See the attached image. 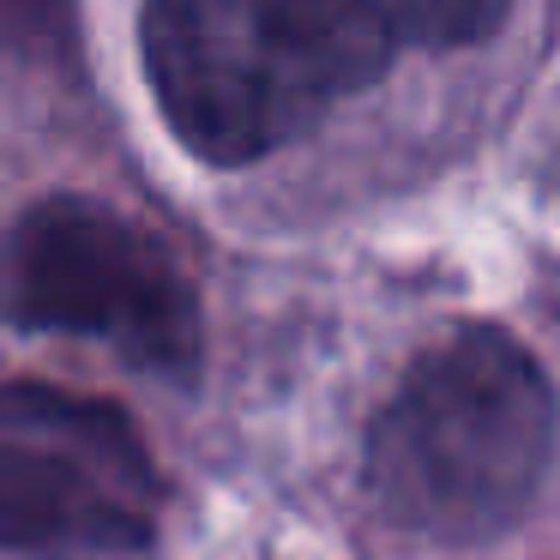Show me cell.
<instances>
[{
  "instance_id": "277c9868",
  "label": "cell",
  "mask_w": 560,
  "mask_h": 560,
  "mask_svg": "<svg viewBox=\"0 0 560 560\" xmlns=\"http://www.w3.org/2000/svg\"><path fill=\"white\" fill-rule=\"evenodd\" d=\"M163 482L115 404L0 386V548L25 560H115L158 536Z\"/></svg>"
},
{
  "instance_id": "5b68a950",
  "label": "cell",
  "mask_w": 560,
  "mask_h": 560,
  "mask_svg": "<svg viewBox=\"0 0 560 560\" xmlns=\"http://www.w3.org/2000/svg\"><path fill=\"white\" fill-rule=\"evenodd\" d=\"M55 13H61V0H0V37H13V31H49Z\"/></svg>"
},
{
  "instance_id": "7a4b0ae2",
  "label": "cell",
  "mask_w": 560,
  "mask_h": 560,
  "mask_svg": "<svg viewBox=\"0 0 560 560\" xmlns=\"http://www.w3.org/2000/svg\"><path fill=\"white\" fill-rule=\"evenodd\" d=\"M560 434L548 374L500 326H458L410 362L368 434V494L392 530L470 548L530 512Z\"/></svg>"
},
{
  "instance_id": "6da1fadb",
  "label": "cell",
  "mask_w": 560,
  "mask_h": 560,
  "mask_svg": "<svg viewBox=\"0 0 560 560\" xmlns=\"http://www.w3.org/2000/svg\"><path fill=\"white\" fill-rule=\"evenodd\" d=\"M512 0H145V73L170 133L235 170L319 127L404 55L470 49Z\"/></svg>"
},
{
  "instance_id": "3957f363",
  "label": "cell",
  "mask_w": 560,
  "mask_h": 560,
  "mask_svg": "<svg viewBox=\"0 0 560 560\" xmlns=\"http://www.w3.org/2000/svg\"><path fill=\"white\" fill-rule=\"evenodd\" d=\"M0 302L13 326L109 343L158 380H194L206 343L199 295L170 247L127 211L79 194L25 211L7 242Z\"/></svg>"
}]
</instances>
